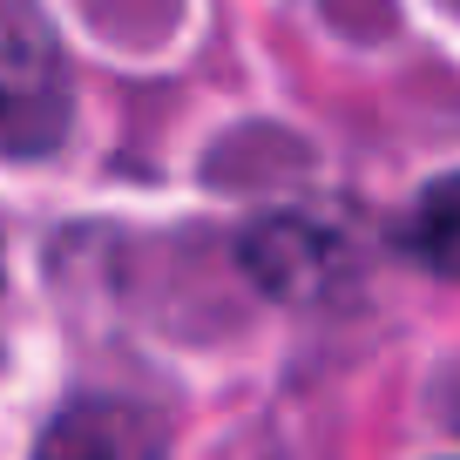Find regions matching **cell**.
Masks as SVG:
<instances>
[{"mask_svg":"<svg viewBox=\"0 0 460 460\" xmlns=\"http://www.w3.org/2000/svg\"><path fill=\"white\" fill-rule=\"evenodd\" d=\"M68 75L41 28H0V156H48L68 136Z\"/></svg>","mask_w":460,"mask_h":460,"instance_id":"1","label":"cell"},{"mask_svg":"<svg viewBox=\"0 0 460 460\" xmlns=\"http://www.w3.org/2000/svg\"><path fill=\"white\" fill-rule=\"evenodd\" d=\"M170 427L143 400H75L41 433L34 460H163Z\"/></svg>","mask_w":460,"mask_h":460,"instance_id":"2","label":"cell"},{"mask_svg":"<svg viewBox=\"0 0 460 460\" xmlns=\"http://www.w3.org/2000/svg\"><path fill=\"white\" fill-rule=\"evenodd\" d=\"M237 264H244L271 298L305 305V298H318V291L332 285V271H339V244H332V230H318V224L271 217V224H258L244 244H237Z\"/></svg>","mask_w":460,"mask_h":460,"instance_id":"3","label":"cell"},{"mask_svg":"<svg viewBox=\"0 0 460 460\" xmlns=\"http://www.w3.org/2000/svg\"><path fill=\"white\" fill-rule=\"evenodd\" d=\"M447 217H454V183H433L427 190V230H420V244H427V264L433 271H447Z\"/></svg>","mask_w":460,"mask_h":460,"instance_id":"4","label":"cell"}]
</instances>
